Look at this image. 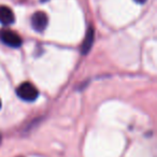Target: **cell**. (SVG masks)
<instances>
[{"instance_id": "52a82bcc", "label": "cell", "mask_w": 157, "mask_h": 157, "mask_svg": "<svg viewBox=\"0 0 157 157\" xmlns=\"http://www.w3.org/2000/svg\"><path fill=\"white\" fill-rule=\"evenodd\" d=\"M1 141H2V138H1V136H0V143H1Z\"/></svg>"}, {"instance_id": "3957f363", "label": "cell", "mask_w": 157, "mask_h": 157, "mask_svg": "<svg viewBox=\"0 0 157 157\" xmlns=\"http://www.w3.org/2000/svg\"><path fill=\"white\" fill-rule=\"evenodd\" d=\"M48 23V18L44 12H36L31 17V26L38 33H42L46 28Z\"/></svg>"}, {"instance_id": "277c9868", "label": "cell", "mask_w": 157, "mask_h": 157, "mask_svg": "<svg viewBox=\"0 0 157 157\" xmlns=\"http://www.w3.org/2000/svg\"><path fill=\"white\" fill-rule=\"evenodd\" d=\"M15 21L14 13L7 6H0V24L9 26L12 25Z\"/></svg>"}, {"instance_id": "7a4b0ae2", "label": "cell", "mask_w": 157, "mask_h": 157, "mask_svg": "<svg viewBox=\"0 0 157 157\" xmlns=\"http://www.w3.org/2000/svg\"><path fill=\"white\" fill-rule=\"evenodd\" d=\"M0 40L2 43H5L6 45L11 46V48H20L22 45L23 41L22 38L15 33L12 30H8V29H3L0 31Z\"/></svg>"}, {"instance_id": "8992f818", "label": "cell", "mask_w": 157, "mask_h": 157, "mask_svg": "<svg viewBox=\"0 0 157 157\" xmlns=\"http://www.w3.org/2000/svg\"><path fill=\"white\" fill-rule=\"evenodd\" d=\"M133 1H136L137 3H144L146 0H133Z\"/></svg>"}, {"instance_id": "6da1fadb", "label": "cell", "mask_w": 157, "mask_h": 157, "mask_svg": "<svg viewBox=\"0 0 157 157\" xmlns=\"http://www.w3.org/2000/svg\"><path fill=\"white\" fill-rule=\"evenodd\" d=\"M16 94L22 100L28 101V102H33V101L37 100L38 96H39L38 90L35 87V85H33L29 82H25V83L21 84L16 90Z\"/></svg>"}, {"instance_id": "ba28073f", "label": "cell", "mask_w": 157, "mask_h": 157, "mask_svg": "<svg viewBox=\"0 0 157 157\" xmlns=\"http://www.w3.org/2000/svg\"><path fill=\"white\" fill-rule=\"evenodd\" d=\"M0 108H1V100H0Z\"/></svg>"}, {"instance_id": "5b68a950", "label": "cell", "mask_w": 157, "mask_h": 157, "mask_svg": "<svg viewBox=\"0 0 157 157\" xmlns=\"http://www.w3.org/2000/svg\"><path fill=\"white\" fill-rule=\"evenodd\" d=\"M93 42H94V29H93V27H90V28L87 29V31H86L85 39H84L83 43H82V46H81L82 54L85 55L90 52V48H92Z\"/></svg>"}]
</instances>
